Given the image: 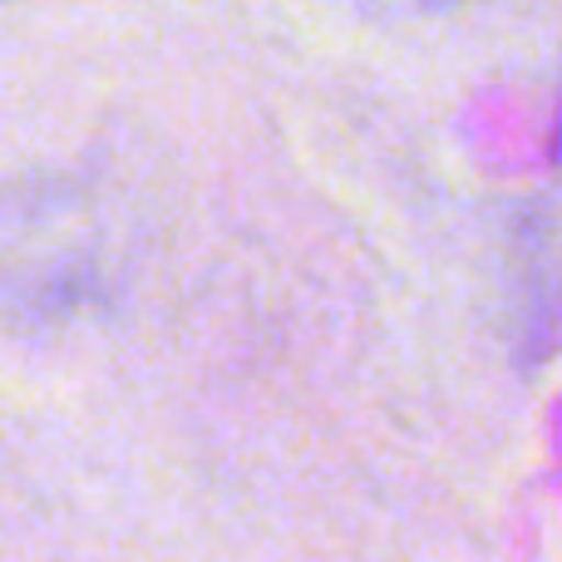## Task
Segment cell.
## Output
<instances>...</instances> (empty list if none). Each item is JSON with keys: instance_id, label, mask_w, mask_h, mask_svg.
<instances>
[]
</instances>
